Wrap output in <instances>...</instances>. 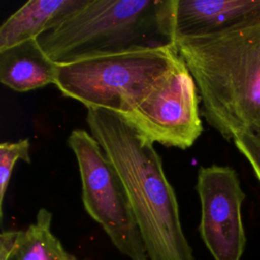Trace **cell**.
Segmentation results:
<instances>
[{
  "mask_svg": "<svg viewBox=\"0 0 260 260\" xmlns=\"http://www.w3.org/2000/svg\"><path fill=\"white\" fill-rule=\"evenodd\" d=\"M79 170L86 212L130 260H149L121 178L95 138L74 129L67 138Z\"/></svg>",
  "mask_w": 260,
  "mask_h": 260,
  "instance_id": "5b68a950",
  "label": "cell"
},
{
  "mask_svg": "<svg viewBox=\"0 0 260 260\" xmlns=\"http://www.w3.org/2000/svg\"><path fill=\"white\" fill-rule=\"evenodd\" d=\"M175 0H88L37 38L55 63L175 45Z\"/></svg>",
  "mask_w": 260,
  "mask_h": 260,
  "instance_id": "3957f363",
  "label": "cell"
},
{
  "mask_svg": "<svg viewBox=\"0 0 260 260\" xmlns=\"http://www.w3.org/2000/svg\"><path fill=\"white\" fill-rule=\"evenodd\" d=\"M30 143L27 138L19 139L15 142H2L0 144V215L3 217V204L6 191L10 182L13 168L18 159L27 164L30 162L29 156Z\"/></svg>",
  "mask_w": 260,
  "mask_h": 260,
  "instance_id": "7c38bea8",
  "label": "cell"
},
{
  "mask_svg": "<svg viewBox=\"0 0 260 260\" xmlns=\"http://www.w3.org/2000/svg\"><path fill=\"white\" fill-rule=\"evenodd\" d=\"M59 64L52 61L37 39L0 52V81L12 90L25 92L55 83Z\"/></svg>",
  "mask_w": 260,
  "mask_h": 260,
  "instance_id": "30bf717a",
  "label": "cell"
},
{
  "mask_svg": "<svg viewBox=\"0 0 260 260\" xmlns=\"http://www.w3.org/2000/svg\"><path fill=\"white\" fill-rule=\"evenodd\" d=\"M238 150L248 160L260 183V136H239L233 140Z\"/></svg>",
  "mask_w": 260,
  "mask_h": 260,
  "instance_id": "4fadbf2b",
  "label": "cell"
},
{
  "mask_svg": "<svg viewBox=\"0 0 260 260\" xmlns=\"http://www.w3.org/2000/svg\"><path fill=\"white\" fill-rule=\"evenodd\" d=\"M86 123L121 178L148 259L194 260L176 193L153 142L108 110L87 109Z\"/></svg>",
  "mask_w": 260,
  "mask_h": 260,
  "instance_id": "6da1fadb",
  "label": "cell"
},
{
  "mask_svg": "<svg viewBox=\"0 0 260 260\" xmlns=\"http://www.w3.org/2000/svg\"><path fill=\"white\" fill-rule=\"evenodd\" d=\"M195 189L201 216L199 233L214 260H241L246 246L242 204L246 194L229 166L200 167Z\"/></svg>",
  "mask_w": 260,
  "mask_h": 260,
  "instance_id": "52a82bcc",
  "label": "cell"
},
{
  "mask_svg": "<svg viewBox=\"0 0 260 260\" xmlns=\"http://www.w3.org/2000/svg\"><path fill=\"white\" fill-rule=\"evenodd\" d=\"M51 222L52 213L41 208L36 221L25 230L3 231L0 260H77L53 235Z\"/></svg>",
  "mask_w": 260,
  "mask_h": 260,
  "instance_id": "8fae6325",
  "label": "cell"
},
{
  "mask_svg": "<svg viewBox=\"0 0 260 260\" xmlns=\"http://www.w3.org/2000/svg\"><path fill=\"white\" fill-rule=\"evenodd\" d=\"M199 103L195 80L179 56L143 100L122 117L153 143L187 149L203 131Z\"/></svg>",
  "mask_w": 260,
  "mask_h": 260,
  "instance_id": "8992f818",
  "label": "cell"
},
{
  "mask_svg": "<svg viewBox=\"0 0 260 260\" xmlns=\"http://www.w3.org/2000/svg\"><path fill=\"white\" fill-rule=\"evenodd\" d=\"M254 23H260V0H175L174 3L175 40Z\"/></svg>",
  "mask_w": 260,
  "mask_h": 260,
  "instance_id": "ba28073f",
  "label": "cell"
},
{
  "mask_svg": "<svg viewBox=\"0 0 260 260\" xmlns=\"http://www.w3.org/2000/svg\"><path fill=\"white\" fill-rule=\"evenodd\" d=\"M180 56L169 47L86 58L59 65L55 85L87 109L125 116L147 94Z\"/></svg>",
  "mask_w": 260,
  "mask_h": 260,
  "instance_id": "277c9868",
  "label": "cell"
},
{
  "mask_svg": "<svg viewBox=\"0 0 260 260\" xmlns=\"http://www.w3.org/2000/svg\"><path fill=\"white\" fill-rule=\"evenodd\" d=\"M203 116L225 140L260 136V23L175 42Z\"/></svg>",
  "mask_w": 260,
  "mask_h": 260,
  "instance_id": "7a4b0ae2",
  "label": "cell"
},
{
  "mask_svg": "<svg viewBox=\"0 0 260 260\" xmlns=\"http://www.w3.org/2000/svg\"><path fill=\"white\" fill-rule=\"evenodd\" d=\"M88 0H29L0 27V52L37 39L84 6Z\"/></svg>",
  "mask_w": 260,
  "mask_h": 260,
  "instance_id": "9c48e42d",
  "label": "cell"
}]
</instances>
